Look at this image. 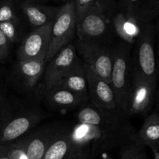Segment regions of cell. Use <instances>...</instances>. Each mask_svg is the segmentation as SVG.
Here are the masks:
<instances>
[{
	"label": "cell",
	"instance_id": "6da1fadb",
	"mask_svg": "<svg viewBox=\"0 0 159 159\" xmlns=\"http://www.w3.org/2000/svg\"><path fill=\"white\" fill-rule=\"evenodd\" d=\"M77 119L81 124H91L98 128L99 137L92 143L89 158L135 142L137 131L129 118L117 109L85 106L78 112Z\"/></svg>",
	"mask_w": 159,
	"mask_h": 159
},
{
	"label": "cell",
	"instance_id": "7a4b0ae2",
	"mask_svg": "<svg viewBox=\"0 0 159 159\" xmlns=\"http://www.w3.org/2000/svg\"><path fill=\"white\" fill-rule=\"evenodd\" d=\"M117 8L114 0H97L88 12L77 20V38L113 47L117 38L112 17Z\"/></svg>",
	"mask_w": 159,
	"mask_h": 159
},
{
	"label": "cell",
	"instance_id": "3957f363",
	"mask_svg": "<svg viewBox=\"0 0 159 159\" xmlns=\"http://www.w3.org/2000/svg\"><path fill=\"white\" fill-rule=\"evenodd\" d=\"M155 40V23H142L141 32L132 46L131 61L134 75L158 84Z\"/></svg>",
	"mask_w": 159,
	"mask_h": 159
},
{
	"label": "cell",
	"instance_id": "277c9868",
	"mask_svg": "<svg viewBox=\"0 0 159 159\" xmlns=\"http://www.w3.org/2000/svg\"><path fill=\"white\" fill-rule=\"evenodd\" d=\"M132 46L122 40L113 46V62L110 85L116 98V109L124 114L127 111L133 79Z\"/></svg>",
	"mask_w": 159,
	"mask_h": 159
},
{
	"label": "cell",
	"instance_id": "5b68a950",
	"mask_svg": "<svg viewBox=\"0 0 159 159\" xmlns=\"http://www.w3.org/2000/svg\"><path fill=\"white\" fill-rule=\"evenodd\" d=\"M76 24L77 12L75 0H68L59 8L53 23L45 64L49 63L62 48L71 43L76 32Z\"/></svg>",
	"mask_w": 159,
	"mask_h": 159
},
{
	"label": "cell",
	"instance_id": "8992f818",
	"mask_svg": "<svg viewBox=\"0 0 159 159\" xmlns=\"http://www.w3.org/2000/svg\"><path fill=\"white\" fill-rule=\"evenodd\" d=\"M74 45L82 62L89 66L102 80L110 84L113 62V47L78 38Z\"/></svg>",
	"mask_w": 159,
	"mask_h": 159
},
{
	"label": "cell",
	"instance_id": "52a82bcc",
	"mask_svg": "<svg viewBox=\"0 0 159 159\" xmlns=\"http://www.w3.org/2000/svg\"><path fill=\"white\" fill-rule=\"evenodd\" d=\"M78 58L74 43H71L62 48L51 59L43 72V86L40 93L43 95L56 88Z\"/></svg>",
	"mask_w": 159,
	"mask_h": 159
},
{
	"label": "cell",
	"instance_id": "ba28073f",
	"mask_svg": "<svg viewBox=\"0 0 159 159\" xmlns=\"http://www.w3.org/2000/svg\"><path fill=\"white\" fill-rule=\"evenodd\" d=\"M53 23L32 30L26 34L17 49V61L45 60Z\"/></svg>",
	"mask_w": 159,
	"mask_h": 159
},
{
	"label": "cell",
	"instance_id": "9c48e42d",
	"mask_svg": "<svg viewBox=\"0 0 159 159\" xmlns=\"http://www.w3.org/2000/svg\"><path fill=\"white\" fill-rule=\"evenodd\" d=\"M156 87L157 84L133 75L126 116L130 118L134 115H145L148 113L155 102Z\"/></svg>",
	"mask_w": 159,
	"mask_h": 159
},
{
	"label": "cell",
	"instance_id": "30bf717a",
	"mask_svg": "<svg viewBox=\"0 0 159 159\" xmlns=\"http://www.w3.org/2000/svg\"><path fill=\"white\" fill-rule=\"evenodd\" d=\"M46 116L37 110H25L16 115L13 114L0 134V144H10L26 135Z\"/></svg>",
	"mask_w": 159,
	"mask_h": 159
},
{
	"label": "cell",
	"instance_id": "8fae6325",
	"mask_svg": "<svg viewBox=\"0 0 159 159\" xmlns=\"http://www.w3.org/2000/svg\"><path fill=\"white\" fill-rule=\"evenodd\" d=\"M84 67L88 84L89 99L92 105L102 109H116V98L111 85L102 80L89 66L84 64Z\"/></svg>",
	"mask_w": 159,
	"mask_h": 159
},
{
	"label": "cell",
	"instance_id": "7c38bea8",
	"mask_svg": "<svg viewBox=\"0 0 159 159\" xmlns=\"http://www.w3.org/2000/svg\"><path fill=\"white\" fill-rule=\"evenodd\" d=\"M61 129L59 124H51L42 126L36 130L26 134L25 138L29 159H42Z\"/></svg>",
	"mask_w": 159,
	"mask_h": 159
},
{
	"label": "cell",
	"instance_id": "4fadbf2b",
	"mask_svg": "<svg viewBox=\"0 0 159 159\" xmlns=\"http://www.w3.org/2000/svg\"><path fill=\"white\" fill-rule=\"evenodd\" d=\"M44 59L17 61L12 72L14 83L25 91H30L37 86L45 70Z\"/></svg>",
	"mask_w": 159,
	"mask_h": 159
},
{
	"label": "cell",
	"instance_id": "5bb4252c",
	"mask_svg": "<svg viewBox=\"0 0 159 159\" xmlns=\"http://www.w3.org/2000/svg\"><path fill=\"white\" fill-rule=\"evenodd\" d=\"M20 10L26 24L37 29L54 22L59 8L26 0L20 4Z\"/></svg>",
	"mask_w": 159,
	"mask_h": 159
},
{
	"label": "cell",
	"instance_id": "9a60e30c",
	"mask_svg": "<svg viewBox=\"0 0 159 159\" xmlns=\"http://www.w3.org/2000/svg\"><path fill=\"white\" fill-rule=\"evenodd\" d=\"M116 6L143 23H154L159 16V0H118Z\"/></svg>",
	"mask_w": 159,
	"mask_h": 159
},
{
	"label": "cell",
	"instance_id": "2e32d148",
	"mask_svg": "<svg viewBox=\"0 0 159 159\" xmlns=\"http://www.w3.org/2000/svg\"><path fill=\"white\" fill-rule=\"evenodd\" d=\"M57 87H61L75 93L86 102L89 100L86 74L84 64L81 59L78 58L76 60Z\"/></svg>",
	"mask_w": 159,
	"mask_h": 159
},
{
	"label": "cell",
	"instance_id": "e0dca14e",
	"mask_svg": "<svg viewBox=\"0 0 159 159\" xmlns=\"http://www.w3.org/2000/svg\"><path fill=\"white\" fill-rule=\"evenodd\" d=\"M112 23L118 38L133 45L141 32L143 23L116 8L112 17Z\"/></svg>",
	"mask_w": 159,
	"mask_h": 159
},
{
	"label": "cell",
	"instance_id": "ac0fdd59",
	"mask_svg": "<svg viewBox=\"0 0 159 159\" xmlns=\"http://www.w3.org/2000/svg\"><path fill=\"white\" fill-rule=\"evenodd\" d=\"M44 101L53 109H72L82 105L86 101L75 93L61 87H56L44 94Z\"/></svg>",
	"mask_w": 159,
	"mask_h": 159
},
{
	"label": "cell",
	"instance_id": "d6986e66",
	"mask_svg": "<svg viewBox=\"0 0 159 159\" xmlns=\"http://www.w3.org/2000/svg\"><path fill=\"white\" fill-rule=\"evenodd\" d=\"M135 142L144 147L159 144V113L153 112L145 118L142 127L136 133Z\"/></svg>",
	"mask_w": 159,
	"mask_h": 159
},
{
	"label": "cell",
	"instance_id": "ffe728a7",
	"mask_svg": "<svg viewBox=\"0 0 159 159\" xmlns=\"http://www.w3.org/2000/svg\"><path fill=\"white\" fill-rule=\"evenodd\" d=\"M74 150L75 148L71 143V130L62 127L42 159H68Z\"/></svg>",
	"mask_w": 159,
	"mask_h": 159
},
{
	"label": "cell",
	"instance_id": "44dd1931",
	"mask_svg": "<svg viewBox=\"0 0 159 159\" xmlns=\"http://www.w3.org/2000/svg\"><path fill=\"white\" fill-rule=\"evenodd\" d=\"M99 137L97 127L91 124H81L71 130V139L74 148L77 150H89L88 147Z\"/></svg>",
	"mask_w": 159,
	"mask_h": 159
},
{
	"label": "cell",
	"instance_id": "7402d4cb",
	"mask_svg": "<svg viewBox=\"0 0 159 159\" xmlns=\"http://www.w3.org/2000/svg\"><path fill=\"white\" fill-rule=\"evenodd\" d=\"M26 22L8 21L0 23V30L7 37L11 43H20L26 34H25Z\"/></svg>",
	"mask_w": 159,
	"mask_h": 159
},
{
	"label": "cell",
	"instance_id": "603a6c76",
	"mask_svg": "<svg viewBox=\"0 0 159 159\" xmlns=\"http://www.w3.org/2000/svg\"><path fill=\"white\" fill-rule=\"evenodd\" d=\"M23 20L24 19L20 5L16 0H0V23Z\"/></svg>",
	"mask_w": 159,
	"mask_h": 159
},
{
	"label": "cell",
	"instance_id": "cb8c5ba5",
	"mask_svg": "<svg viewBox=\"0 0 159 159\" xmlns=\"http://www.w3.org/2000/svg\"><path fill=\"white\" fill-rule=\"evenodd\" d=\"M10 159H29L26 152V141L24 136L14 142L4 144Z\"/></svg>",
	"mask_w": 159,
	"mask_h": 159
},
{
	"label": "cell",
	"instance_id": "d4e9b609",
	"mask_svg": "<svg viewBox=\"0 0 159 159\" xmlns=\"http://www.w3.org/2000/svg\"><path fill=\"white\" fill-rule=\"evenodd\" d=\"M120 159H148L145 147L136 142L130 143L120 148Z\"/></svg>",
	"mask_w": 159,
	"mask_h": 159
},
{
	"label": "cell",
	"instance_id": "484cf974",
	"mask_svg": "<svg viewBox=\"0 0 159 159\" xmlns=\"http://www.w3.org/2000/svg\"><path fill=\"white\" fill-rule=\"evenodd\" d=\"M13 116L12 105L7 98L0 93V134L8 121Z\"/></svg>",
	"mask_w": 159,
	"mask_h": 159
},
{
	"label": "cell",
	"instance_id": "4316f807",
	"mask_svg": "<svg viewBox=\"0 0 159 159\" xmlns=\"http://www.w3.org/2000/svg\"><path fill=\"white\" fill-rule=\"evenodd\" d=\"M97 0H75L77 20H80Z\"/></svg>",
	"mask_w": 159,
	"mask_h": 159
},
{
	"label": "cell",
	"instance_id": "83f0119b",
	"mask_svg": "<svg viewBox=\"0 0 159 159\" xmlns=\"http://www.w3.org/2000/svg\"><path fill=\"white\" fill-rule=\"evenodd\" d=\"M11 43L0 30V61H3L9 56Z\"/></svg>",
	"mask_w": 159,
	"mask_h": 159
},
{
	"label": "cell",
	"instance_id": "f1b7e54d",
	"mask_svg": "<svg viewBox=\"0 0 159 159\" xmlns=\"http://www.w3.org/2000/svg\"><path fill=\"white\" fill-rule=\"evenodd\" d=\"M89 155V150H74L68 159H88Z\"/></svg>",
	"mask_w": 159,
	"mask_h": 159
},
{
	"label": "cell",
	"instance_id": "f546056e",
	"mask_svg": "<svg viewBox=\"0 0 159 159\" xmlns=\"http://www.w3.org/2000/svg\"><path fill=\"white\" fill-rule=\"evenodd\" d=\"M155 37H156V42H157V59L159 64V16L155 20Z\"/></svg>",
	"mask_w": 159,
	"mask_h": 159
},
{
	"label": "cell",
	"instance_id": "4dcf8cb0",
	"mask_svg": "<svg viewBox=\"0 0 159 159\" xmlns=\"http://www.w3.org/2000/svg\"><path fill=\"white\" fill-rule=\"evenodd\" d=\"M155 112L159 113V79L158 80V84H157L156 91H155Z\"/></svg>",
	"mask_w": 159,
	"mask_h": 159
},
{
	"label": "cell",
	"instance_id": "1f68e13d",
	"mask_svg": "<svg viewBox=\"0 0 159 159\" xmlns=\"http://www.w3.org/2000/svg\"><path fill=\"white\" fill-rule=\"evenodd\" d=\"M0 159H10L4 144H0Z\"/></svg>",
	"mask_w": 159,
	"mask_h": 159
},
{
	"label": "cell",
	"instance_id": "d6a6232c",
	"mask_svg": "<svg viewBox=\"0 0 159 159\" xmlns=\"http://www.w3.org/2000/svg\"><path fill=\"white\" fill-rule=\"evenodd\" d=\"M151 149L153 152L154 159H159V150L155 147H151Z\"/></svg>",
	"mask_w": 159,
	"mask_h": 159
},
{
	"label": "cell",
	"instance_id": "836d02e7",
	"mask_svg": "<svg viewBox=\"0 0 159 159\" xmlns=\"http://www.w3.org/2000/svg\"><path fill=\"white\" fill-rule=\"evenodd\" d=\"M32 1L35 2L37 3H40V4H44V3L48 2L50 0H32Z\"/></svg>",
	"mask_w": 159,
	"mask_h": 159
},
{
	"label": "cell",
	"instance_id": "e575fe53",
	"mask_svg": "<svg viewBox=\"0 0 159 159\" xmlns=\"http://www.w3.org/2000/svg\"><path fill=\"white\" fill-rule=\"evenodd\" d=\"M24 1H26V0H16V2L18 3L19 5H20V3H22L23 2H24Z\"/></svg>",
	"mask_w": 159,
	"mask_h": 159
},
{
	"label": "cell",
	"instance_id": "d590c367",
	"mask_svg": "<svg viewBox=\"0 0 159 159\" xmlns=\"http://www.w3.org/2000/svg\"><path fill=\"white\" fill-rule=\"evenodd\" d=\"M62 1H63V2H67V1H68V0H62Z\"/></svg>",
	"mask_w": 159,
	"mask_h": 159
},
{
	"label": "cell",
	"instance_id": "8d00e7d4",
	"mask_svg": "<svg viewBox=\"0 0 159 159\" xmlns=\"http://www.w3.org/2000/svg\"><path fill=\"white\" fill-rule=\"evenodd\" d=\"M103 159H110V158H103Z\"/></svg>",
	"mask_w": 159,
	"mask_h": 159
}]
</instances>
